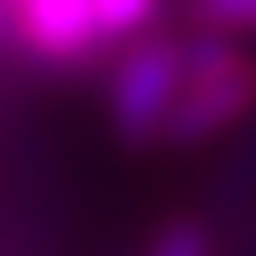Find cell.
Listing matches in <instances>:
<instances>
[{"instance_id":"7a4b0ae2","label":"cell","mask_w":256,"mask_h":256,"mask_svg":"<svg viewBox=\"0 0 256 256\" xmlns=\"http://www.w3.org/2000/svg\"><path fill=\"white\" fill-rule=\"evenodd\" d=\"M183 84V37H142L110 68V126L126 146L162 142L172 100Z\"/></svg>"},{"instance_id":"6da1fadb","label":"cell","mask_w":256,"mask_h":256,"mask_svg":"<svg viewBox=\"0 0 256 256\" xmlns=\"http://www.w3.org/2000/svg\"><path fill=\"white\" fill-rule=\"evenodd\" d=\"M256 115V58L225 32L194 26L183 37V84L162 120L168 146H199Z\"/></svg>"},{"instance_id":"3957f363","label":"cell","mask_w":256,"mask_h":256,"mask_svg":"<svg viewBox=\"0 0 256 256\" xmlns=\"http://www.w3.org/2000/svg\"><path fill=\"white\" fill-rule=\"evenodd\" d=\"M10 37L48 68H84L104 48L89 0H16L10 6Z\"/></svg>"},{"instance_id":"8992f818","label":"cell","mask_w":256,"mask_h":256,"mask_svg":"<svg viewBox=\"0 0 256 256\" xmlns=\"http://www.w3.org/2000/svg\"><path fill=\"white\" fill-rule=\"evenodd\" d=\"M188 21L204 32H256V0H188Z\"/></svg>"},{"instance_id":"277c9868","label":"cell","mask_w":256,"mask_h":256,"mask_svg":"<svg viewBox=\"0 0 256 256\" xmlns=\"http://www.w3.org/2000/svg\"><path fill=\"white\" fill-rule=\"evenodd\" d=\"M162 0H89V10H94V32L100 42L110 48V42H131L142 37L146 26H152Z\"/></svg>"},{"instance_id":"ba28073f","label":"cell","mask_w":256,"mask_h":256,"mask_svg":"<svg viewBox=\"0 0 256 256\" xmlns=\"http://www.w3.org/2000/svg\"><path fill=\"white\" fill-rule=\"evenodd\" d=\"M220 256H256V204L240 209V225H236V236L225 240Z\"/></svg>"},{"instance_id":"52a82bcc","label":"cell","mask_w":256,"mask_h":256,"mask_svg":"<svg viewBox=\"0 0 256 256\" xmlns=\"http://www.w3.org/2000/svg\"><path fill=\"white\" fill-rule=\"evenodd\" d=\"M152 256H214V230L209 220H172L152 240Z\"/></svg>"},{"instance_id":"5b68a950","label":"cell","mask_w":256,"mask_h":256,"mask_svg":"<svg viewBox=\"0 0 256 256\" xmlns=\"http://www.w3.org/2000/svg\"><path fill=\"white\" fill-rule=\"evenodd\" d=\"M251 194H256V131H251V136H240L236 152H230V157H225V168H220V204L246 209V204H256Z\"/></svg>"}]
</instances>
